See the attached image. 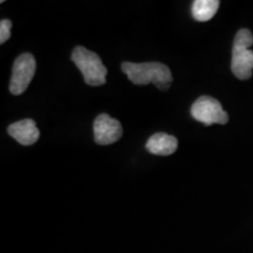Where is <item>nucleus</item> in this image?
<instances>
[{"instance_id":"1","label":"nucleus","mask_w":253,"mask_h":253,"mask_svg":"<svg viewBox=\"0 0 253 253\" xmlns=\"http://www.w3.org/2000/svg\"><path fill=\"white\" fill-rule=\"evenodd\" d=\"M121 69L137 86L154 84L158 89L168 90L173 80L170 68L160 62H123Z\"/></svg>"},{"instance_id":"2","label":"nucleus","mask_w":253,"mask_h":253,"mask_svg":"<svg viewBox=\"0 0 253 253\" xmlns=\"http://www.w3.org/2000/svg\"><path fill=\"white\" fill-rule=\"evenodd\" d=\"M253 43V36L248 28L237 32L232 47L231 71L240 80H248L252 77L253 50L250 47Z\"/></svg>"},{"instance_id":"3","label":"nucleus","mask_w":253,"mask_h":253,"mask_svg":"<svg viewBox=\"0 0 253 253\" xmlns=\"http://www.w3.org/2000/svg\"><path fill=\"white\" fill-rule=\"evenodd\" d=\"M72 60L77 65L79 71L82 73L87 84L99 87L106 84L108 71L96 53L79 46L73 50Z\"/></svg>"},{"instance_id":"4","label":"nucleus","mask_w":253,"mask_h":253,"mask_svg":"<svg viewBox=\"0 0 253 253\" xmlns=\"http://www.w3.org/2000/svg\"><path fill=\"white\" fill-rule=\"evenodd\" d=\"M191 115L196 121L211 126L213 123L225 125L229 121V115L223 109L220 102L211 96H201L191 107Z\"/></svg>"},{"instance_id":"5","label":"nucleus","mask_w":253,"mask_h":253,"mask_svg":"<svg viewBox=\"0 0 253 253\" xmlns=\"http://www.w3.org/2000/svg\"><path fill=\"white\" fill-rule=\"evenodd\" d=\"M36 74V59L30 53H24L14 61L9 90L13 95H20L27 89Z\"/></svg>"},{"instance_id":"6","label":"nucleus","mask_w":253,"mask_h":253,"mask_svg":"<svg viewBox=\"0 0 253 253\" xmlns=\"http://www.w3.org/2000/svg\"><path fill=\"white\" fill-rule=\"evenodd\" d=\"M122 136V126L118 120L107 114H100L94 122V138L100 145H109L118 142Z\"/></svg>"},{"instance_id":"7","label":"nucleus","mask_w":253,"mask_h":253,"mask_svg":"<svg viewBox=\"0 0 253 253\" xmlns=\"http://www.w3.org/2000/svg\"><path fill=\"white\" fill-rule=\"evenodd\" d=\"M7 132L21 145H32L36 143L40 136V131L38 130L36 121L31 119H25L12 123L8 126Z\"/></svg>"},{"instance_id":"8","label":"nucleus","mask_w":253,"mask_h":253,"mask_svg":"<svg viewBox=\"0 0 253 253\" xmlns=\"http://www.w3.org/2000/svg\"><path fill=\"white\" fill-rule=\"evenodd\" d=\"M178 141L171 135L164 134V132H157L151 136L145 143V148L153 155L158 156H169L177 150Z\"/></svg>"},{"instance_id":"9","label":"nucleus","mask_w":253,"mask_h":253,"mask_svg":"<svg viewBox=\"0 0 253 253\" xmlns=\"http://www.w3.org/2000/svg\"><path fill=\"white\" fill-rule=\"evenodd\" d=\"M219 5L218 0H195L191 6L192 17L201 23L211 20L217 13Z\"/></svg>"},{"instance_id":"10","label":"nucleus","mask_w":253,"mask_h":253,"mask_svg":"<svg viewBox=\"0 0 253 253\" xmlns=\"http://www.w3.org/2000/svg\"><path fill=\"white\" fill-rule=\"evenodd\" d=\"M11 27H12V21L8 19H4L0 23V43H5L6 41L11 37Z\"/></svg>"}]
</instances>
